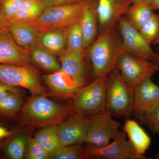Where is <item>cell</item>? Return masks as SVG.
I'll use <instances>...</instances> for the list:
<instances>
[{
    "label": "cell",
    "instance_id": "obj_1",
    "mask_svg": "<svg viewBox=\"0 0 159 159\" xmlns=\"http://www.w3.org/2000/svg\"><path fill=\"white\" fill-rule=\"evenodd\" d=\"M88 48L94 78L107 77L117 68L118 61L124 52L118 25L99 31Z\"/></svg>",
    "mask_w": 159,
    "mask_h": 159
},
{
    "label": "cell",
    "instance_id": "obj_2",
    "mask_svg": "<svg viewBox=\"0 0 159 159\" xmlns=\"http://www.w3.org/2000/svg\"><path fill=\"white\" fill-rule=\"evenodd\" d=\"M93 0H82L53 7H47L36 20L28 25L34 27L41 34L50 30L66 29L81 19L84 11Z\"/></svg>",
    "mask_w": 159,
    "mask_h": 159
},
{
    "label": "cell",
    "instance_id": "obj_3",
    "mask_svg": "<svg viewBox=\"0 0 159 159\" xmlns=\"http://www.w3.org/2000/svg\"><path fill=\"white\" fill-rule=\"evenodd\" d=\"M107 111L113 116L129 119L133 114L134 90L117 68L107 77Z\"/></svg>",
    "mask_w": 159,
    "mask_h": 159
},
{
    "label": "cell",
    "instance_id": "obj_4",
    "mask_svg": "<svg viewBox=\"0 0 159 159\" xmlns=\"http://www.w3.org/2000/svg\"><path fill=\"white\" fill-rule=\"evenodd\" d=\"M73 111L72 102L67 105L57 103L45 95L34 96L24 106L23 119L26 122L35 125L50 124L67 116Z\"/></svg>",
    "mask_w": 159,
    "mask_h": 159
},
{
    "label": "cell",
    "instance_id": "obj_5",
    "mask_svg": "<svg viewBox=\"0 0 159 159\" xmlns=\"http://www.w3.org/2000/svg\"><path fill=\"white\" fill-rule=\"evenodd\" d=\"M107 77L95 78L81 89L72 102L75 112L89 117L107 111Z\"/></svg>",
    "mask_w": 159,
    "mask_h": 159
},
{
    "label": "cell",
    "instance_id": "obj_6",
    "mask_svg": "<svg viewBox=\"0 0 159 159\" xmlns=\"http://www.w3.org/2000/svg\"><path fill=\"white\" fill-rule=\"evenodd\" d=\"M0 81L28 89L33 96L45 95L39 72L30 65L18 66L0 64Z\"/></svg>",
    "mask_w": 159,
    "mask_h": 159
},
{
    "label": "cell",
    "instance_id": "obj_7",
    "mask_svg": "<svg viewBox=\"0 0 159 159\" xmlns=\"http://www.w3.org/2000/svg\"><path fill=\"white\" fill-rule=\"evenodd\" d=\"M88 130L85 143L93 147H104L119 134L121 126L107 111L89 117Z\"/></svg>",
    "mask_w": 159,
    "mask_h": 159
},
{
    "label": "cell",
    "instance_id": "obj_8",
    "mask_svg": "<svg viewBox=\"0 0 159 159\" xmlns=\"http://www.w3.org/2000/svg\"><path fill=\"white\" fill-rule=\"evenodd\" d=\"M117 69L124 81L134 90L143 80L151 78L158 71L152 61L138 58L124 51L118 61Z\"/></svg>",
    "mask_w": 159,
    "mask_h": 159
},
{
    "label": "cell",
    "instance_id": "obj_9",
    "mask_svg": "<svg viewBox=\"0 0 159 159\" xmlns=\"http://www.w3.org/2000/svg\"><path fill=\"white\" fill-rule=\"evenodd\" d=\"M118 28L124 52L138 58L152 61L156 53L139 30L129 22L125 16L119 20Z\"/></svg>",
    "mask_w": 159,
    "mask_h": 159
},
{
    "label": "cell",
    "instance_id": "obj_10",
    "mask_svg": "<svg viewBox=\"0 0 159 159\" xmlns=\"http://www.w3.org/2000/svg\"><path fill=\"white\" fill-rule=\"evenodd\" d=\"M124 132L119 131L116 137L104 147H86L89 157L106 159H144L136 152Z\"/></svg>",
    "mask_w": 159,
    "mask_h": 159
},
{
    "label": "cell",
    "instance_id": "obj_11",
    "mask_svg": "<svg viewBox=\"0 0 159 159\" xmlns=\"http://www.w3.org/2000/svg\"><path fill=\"white\" fill-rule=\"evenodd\" d=\"M89 123V117L75 112L57 124L56 128L61 145L85 143Z\"/></svg>",
    "mask_w": 159,
    "mask_h": 159
},
{
    "label": "cell",
    "instance_id": "obj_12",
    "mask_svg": "<svg viewBox=\"0 0 159 159\" xmlns=\"http://www.w3.org/2000/svg\"><path fill=\"white\" fill-rule=\"evenodd\" d=\"M131 4L130 0H97L99 32L118 25L119 20L125 16Z\"/></svg>",
    "mask_w": 159,
    "mask_h": 159
},
{
    "label": "cell",
    "instance_id": "obj_13",
    "mask_svg": "<svg viewBox=\"0 0 159 159\" xmlns=\"http://www.w3.org/2000/svg\"><path fill=\"white\" fill-rule=\"evenodd\" d=\"M159 103V86L147 78L134 90L133 113L138 118L149 111Z\"/></svg>",
    "mask_w": 159,
    "mask_h": 159
},
{
    "label": "cell",
    "instance_id": "obj_14",
    "mask_svg": "<svg viewBox=\"0 0 159 159\" xmlns=\"http://www.w3.org/2000/svg\"><path fill=\"white\" fill-rule=\"evenodd\" d=\"M31 61L30 49L19 45L9 31L0 35V64L27 66Z\"/></svg>",
    "mask_w": 159,
    "mask_h": 159
},
{
    "label": "cell",
    "instance_id": "obj_15",
    "mask_svg": "<svg viewBox=\"0 0 159 159\" xmlns=\"http://www.w3.org/2000/svg\"><path fill=\"white\" fill-rule=\"evenodd\" d=\"M43 80L53 94L64 99H74L84 87L61 70L44 75Z\"/></svg>",
    "mask_w": 159,
    "mask_h": 159
},
{
    "label": "cell",
    "instance_id": "obj_16",
    "mask_svg": "<svg viewBox=\"0 0 159 159\" xmlns=\"http://www.w3.org/2000/svg\"><path fill=\"white\" fill-rule=\"evenodd\" d=\"M59 56L61 70L70 75L82 86L88 84L84 54L66 49Z\"/></svg>",
    "mask_w": 159,
    "mask_h": 159
},
{
    "label": "cell",
    "instance_id": "obj_17",
    "mask_svg": "<svg viewBox=\"0 0 159 159\" xmlns=\"http://www.w3.org/2000/svg\"><path fill=\"white\" fill-rule=\"evenodd\" d=\"M123 130L137 153L145 159L144 155L151 143L148 134L135 120L129 118L125 120Z\"/></svg>",
    "mask_w": 159,
    "mask_h": 159
},
{
    "label": "cell",
    "instance_id": "obj_18",
    "mask_svg": "<svg viewBox=\"0 0 159 159\" xmlns=\"http://www.w3.org/2000/svg\"><path fill=\"white\" fill-rule=\"evenodd\" d=\"M97 7V1H93L90 6L84 11L80 20L84 49L91 45L98 34L99 21Z\"/></svg>",
    "mask_w": 159,
    "mask_h": 159
},
{
    "label": "cell",
    "instance_id": "obj_19",
    "mask_svg": "<svg viewBox=\"0 0 159 159\" xmlns=\"http://www.w3.org/2000/svg\"><path fill=\"white\" fill-rule=\"evenodd\" d=\"M9 32L19 45L26 48L31 50L40 43L41 34L31 25L9 22Z\"/></svg>",
    "mask_w": 159,
    "mask_h": 159
},
{
    "label": "cell",
    "instance_id": "obj_20",
    "mask_svg": "<svg viewBox=\"0 0 159 159\" xmlns=\"http://www.w3.org/2000/svg\"><path fill=\"white\" fill-rule=\"evenodd\" d=\"M68 28L44 32L40 37V44L54 56H60L66 48Z\"/></svg>",
    "mask_w": 159,
    "mask_h": 159
},
{
    "label": "cell",
    "instance_id": "obj_21",
    "mask_svg": "<svg viewBox=\"0 0 159 159\" xmlns=\"http://www.w3.org/2000/svg\"><path fill=\"white\" fill-rule=\"evenodd\" d=\"M47 8L39 0H25L9 22L31 24L38 19Z\"/></svg>",
    "mask_w": 159,
    "mask_h": 159
},
{
    "label": "cell",
    "instance_id": "obj_22",
    "mask_svg": "<svg viewBox=\"0 0 159 159\" xmlns=\"http://www.w3.org/2000/svg\"><path fill=\"white\" fill-rule=\"evenodd\" d=\"M155 11L149 4L144 0H141L132 4L125 16L133 26L139 30Z\"/></svg>",
    "mask_w": 159,
    "mask_h": 159
},
{
    "label": "cell",
    "instance_id": "obj_23",
    "mask_svg": "<svg viewBox=\"0 0 159 159\" xmlns=\"http://www.w3.org/2000/svg\"><path fill=\"white\" fill-rule=\"evenodd\" d=\"M30 51L31 60L40 67L52 72L61 70L60 64L55 56L47 51L40 43L33 47Z\"/></svg>",
    "mask_w": 159,
    "mask_h": 159
},
{
    "label": "cell",
    "instance_id": "obj_24",
    "mask_svg": "<svg viewBox=\"0 0 159 159\" xmlns=\"http://www.w3.org/2000/svg\"><path fill=\"white\" fill-rule=\"evenodd\" d=\"M34 138L50 155L62 145L57 134L56 126L54 125L46 126L39 131Z\"/></svg>",
    "mask_w": 159,
    "mask_h": 159
},
{
    "label": "cell",
    "instance_id": "obj_25",
    "mask_svg": "<svg viewBox=\"0 0 159 159\" xmlns=\"http://www.w3.org/2000/svg\"><path fill=\"white\" fill-rule=\"evenodd\" d=\"M66 49L79 54H84L85 49L84 46L80 20L68 28Z\"/></svg>",
    "mask_w": 159,
    "mask_h": 159
},
{
    "label": "cell",
    "instance_id": "obj_26",
    "mask_svg": "<svg viewBox=\"0 0 159 159\" xmlns=\"http://www.w3.org/2000/svg\"><path fill=\"white\" fill-rule=\"evenodd\" d=\"M139 30L151 46L159 44V13H154Z\"/></svg>",
    "mask_w": 159,
    "mask_h": 159
},
{
    "label": "cell",
    "instance_id": "obj_27",
    "mask_svg": "<svg viewBox=\"0 0 159 159\" xmlns=\"http://www.w3.org/2000/svg\"><path fill=\"white\" fill-rule=\"evenodd\" d=\"M86 147L82 144L62 145L51 153L50 158L54 159H80L89 158Z\"/></svg>",
    "mask_w": 159,
    "mask_h": 159
},
{
    "label": "cell",
    "instance_id": "obj_28",
    "mask_svg": "<svg viewBox=\"0 0 159 159\" xmlns=\"http://www.w3.org/2000/svg\"><path fill=\"white\" fill-rule=\"evenodd\" d=\"M23 103L20 94L11 93L0 99V113L12 116L19 111Z\"/></svg>",
    "mask_w": 159,
    "mask_h": 159
},
{
    "label": "cell",
    "instance_id": "obj_29",
    "mask_svg": "<svg viewBox=\"0 0 159 159\" xmlns=\"http://www.w3.org/2000/svg\"><path fill=\"white\" fill-rule=\"evenodd\" d=\"M27 140L25 137L19 136L10 141L6 148V153L9 158L22 159L24 158Z\"/></svg>",
    "mask_w": 159,
    "mask_h": 159
},
{
    "label": "cell",
    "instance_id": "obj_30",
    "mask_svg": "<svg viewBox=\"0 0 159 159\" xmlns=\"http://www.w3.org/2000/svg\"><path fill=\"white\" fill-rule=\"evenodd\" d=\"M25 0H0V10L8 22L15 15Z\"/></svg>",
    "mask_w": 159,
    "mask_h": 159
},
{
    "label": "cell",
    "instance_id": "obj_31",
    "mask_svg": "<svg viewBox=\"0 0 159 159\" xmlns=\"http://www.w3.org/2000/svg\"><path fill=\"white\" fill-rule=\"evenodd\" d=\"M26 157L29 159H47L50 158L51 155L34 138L29 141Z\"/></svg>",
    "mask_w": 159,
    "mask_h": 159
},
{
    "label": "cell",
    "instance_id": "obj_32",
    "mask_svg": "<svg viewBox=\"0 0 159 159\" xmlns=\"http://www.w3.org/2000/svg\"><path fill=\"white\" fill-rule=\"evenodd\" d=\"M139 119L152 131L159 134V103Z\"/></svg>",
    "mask_w": 159,
    "mask_h": 159
},
{
    "label": "cell",
    "instance_id": "obj_33",
    "mask_svg": "<svg viewBox=\"0 0 159 159\" xmlns=\"http://www.w3.org/2000/svg\"><path fill=\"white\" fill-rule=\"evenodd\" d=\"M11 93L21 94V91L16 87L0 81V99Z\"/></svg>",
    "mask_w": 159,
    "mask_h": 159
},
{
    "label": "cell",
    "instance_id": "obj_34",
    "mask_svg": "<svg viewBox=\"0 0 159 159\" xmlns=\"http://www.w3.org/2000/svg\"><path fill=\"white\" fill-rule=\"evenodd\" d=\"M47 7H53L70 3L77 2L82 0H39Z\"/></svg>",
    "mask_w": 159,
    "mask_h": 159
},
{
    "label": "cell",
    "instance_id": "obj_35",
    "mask_svg": "<svg viewBox=\"0 0 159 159\" xmlns=\"http://www.w3.org/2000/svg\"><path fill=\"white\" fill-rule=\"evenodd\" d=\"M7 31H9V22L5 19L0 10V35Z\"/></svg>",
    "mask_w": 159,
    "mask_h": 159
},
{
    "label": "cell",
    "instance_id": "obj_36",
    "mask_svg": "<svg viewBox=\"0 0 159 159\" xmlns=\"http://www.w3.org/2000/svg\"><path fill=\"white\" fill-rule=\"evenodd\" d=\"M153 8L155 11L159 10V0H144Z\"/></svg>",
    "mask_w": 159,
    "mask_h": 159
},
{
    "label": "cell",
    "instance_id": "obj_37",
    "mask_svg": "<svg viewBox=\"0 0 159 159\" xmlns=\"http://www.w3.org/2000/svg\"><path fill=\"white\" fill-rule=\"evenodd\" d=\"M11 134V132L4 127L0 126V139L9 137Z\"/></svg>",
    "mask_w": 159,
    "mask_h": 159
},
{
    "label": "cell",
    "instance_id": "obj_38",
    "mask_svg": "<svg viewBox=\"0 0 159 159\" xmlns=\"http://www.w3.org/2000/svg\"><path fill=\"white\" fill-rule=\"evenodd\" d=\"M152 62L154 63L155 66H156L157 68L158 71H159V54L156 53L153 59H152Z\"/></svg>",
    "mask_w": 159,
    "mask_h": 159
},
{
    "label": "cell",
    "instance_id": "obj_39",
    "mask_svg": "<svg viewBox=\"0 0 159 159\" xmlns=\"http://www.w3.org/2000/svg\"><path fill=\"white\" fill-rule=\"evenodd\" d=\"M130 2H131L132 4L134 3L137 2H139L141 0H130Z\"/></svg>",
    "mask_w": 159,
    "mask_h": 159
},
{
    "label": "cell",
    "instance_id": "obj_40",
    "mask_svg": "<svg viewBox=\"0 0 159 159\" xmlns=\"http://www.w3.org/2000/svg\"><path fill=\"white\" fill-rule=\"evenodd\" d=\"M155 158L157 159H159V152L158 153H157L155 155Z\"/></svg>",
    "mask_w": 159,
    "mask_h": 159
},
{
    "label": "cell",
    "instance_id": "obj_41",
    "mask_svg": "<svg viewBox=\"0 0 159 159\" xmlns=\"http://www.w3.org/2000/svg\"><path fill=\"white\" fill-rule=\"evenodd\" d=\"M157 51H158L159 52V47H158L157 48Z\"/></svg>",
    "mask_w": 159,
    "mask_h": 159
}]
</instances>
